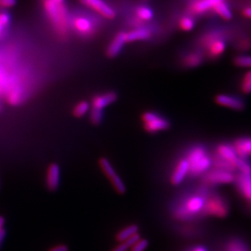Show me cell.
Segmentation results:
<instances>
[{
  "mask_svg": "<svg viewBox=\"0 0 251 251\" xmlns=\"http://www.w3.org/2000/svg\"><path fill=\"white\" fill-rule=\"evenodd\" d=\"M136 15H137L138 18L141 21L149 22L153 17V12L149 7L140 6L136 9Z\"/></svg>",
  "mask_w": 251,
  "mask_h": 251,
  "instance_id": "28",
  "label": "cell"
},
{
  "mask_svg": "<svg viewBox=\"0 0 251 251\" xmlns=\"http://www.w3.org/2000/svg\"><path fill=\"white\" fill-rule=\"evenodd\" d=\"M149 246V242L147 240L140 239L138 242L133 245L130 251H145Z\"/></svg>",
  "mask_w": 251,
  "mask_h": 251,
  "instance_id": "33",
  "label": "cell"
},
{
  "mask_svg": "<svg viewBox=\"0 0 251 251\" xmlns=\"http://www.w3.org/2000/svg\"><path fill=\"white\" fill-rule=\"evenodd\" d=\"M48 19L57 34H67L70 26L68 11L65 0H42Z\"/></svg>",
  "mask_w": 251,
  "mask_h": 251,
  "instance_id": "2",
  "label": "cell"
},
{
  "mask_svg": "<svg viewBox=\"0 0 251 251\" xmlns=\"http://www.w3.org/2000/svg\"><path fill=\"white\" fill-rule=\"evenodd\" d=\"M90 104L87 101H80L75 104L73 114L76 118H82L90 111Z\"/></svg>",
  "mask_w": 251,
  "mask_h": 251,
  "instance_id": "27",
  "label": "cell"
},
{
  "mask_svg": "<svg viewBox=\"0 0 251 251\" xmlns=\"http://www.w3.org/2000/svg\"><path fill=\"white\" fill-rule=\"evenodd\" d=\"M126 43V32L120 31L114 36V39L110 42L106 49V55L110 58H114L119 56L124 45Z\"/></svg>",
  "mask_w": 251,
  "mask_h": 251,
  "instance_id": "14",
  "label": "cell"
},
{
  "mask_svg": "<svg viewBox=\"0 0 251 251\" xmlns=\"http://www.w3.org/2000/svg\"><path fill=\"white\" fill-rule=\"evenodd\" d=\"M237 156L240 157H251V136L237 138L232 143Z\"/></svg>",
  "mask_w": 251,
  "mask_h": 251,
  "instance_id": "19",
  "label": "cell"
},
{
  "mask_svg": "<svg viewBox=\"0 0 251 251\" xmlns=\"http://www.w3.org/2000/svg\"><path fill=\"white\" fill-rule=\"evenodd\" d=\"M138 230H139V227L137 225H130V226L125 227L124 229L122 230L121 232H119L117 234V241L120 242H125L126 240H127L129 237L137 233Z\"/></svg>",
  "mask_w": 251,
  "mask_h": 251,
  "instance_id": "25",
  "label": "cell"
},
{
  "mask_svg": "<svg viewBox=\"0 0 251 251\" xmlns=\"http://www.w3.org/2000/svg\"><path fill=\"white\" fill-rule=\"evenodd\" d=\"M243 14H244L245 17L251 18V7H247V8H245L244 11H243Z\"/></svg>",
  "mask_w": 251,
  "mask_h": 251,
  "instance_id": "38",
  "label": "cell"
},
{
  "mask_svg": "<svg viewBox=\"0 0 251 251\" xmlns=\"http://www.w3.org/2000/svg\"><path fill=\"white\" fill-rule=\"evenodd\" d=\"M4 218L0 216V232H1V230L3 229L2 227H3V225H4Z\"/></svg>",
  "mask_w": 251,
  "mask_h": 251,
  "instance_id": "39",
  "label": "cell"
},
{
  "mask_svg": "<svg viewBox=\"0 0 251 251\" xmlns=\"http://www.w3.org/2000/svg\"><path fill=\"white\" fill-rule=\"evenodd\" d=\"M200 178L201 183L202 185L207 188H211L222 184H232L234 182L235 173L211 167Z\"/></svg>",
  "mask_w": 251,
  "mask_h": 251,
  "instance_id": "5",
  "label": "cell"
},
{
  "mask_svg": "<svg viewBox=\"0 0 251 251\" xmlns=\"http://www.w3.org/2000/svg\"><path fill=\"white\" fill-rule=\"evenodd\" d=\"M236 170L238 173L244 175H251V161L249 158L240 157L236 162Z\"/></svg>",
  "mask_w": 251,
  "mask_h": 251,
  "instance_id": "24",
  "label": "cell"
},
{
  "mask_svg": "<svg viewBox=\"0 0 251 251\" xmlns=\"http://www.w3.org/2000/svg\"></svg>",
  "mask_w": 251,
  "mask_h": 251,
  "instance_id": "41",
  "label": "cell"
},
{
  "mask_svg": "<svg viewBox=\"0 0 251 251\" xmlns=\"http://www.w3.org/2000/svg\"><path fill=\"white\" fill-rule=\"evenodd\" d=\"M61 183V168L56 163L49 166L47 171L46 184L49 190L55 191Z\"/></svg>",
  "mask_w": 251,
  "mask_h": 251,
  "instance_id": "16",
  "label": "cell"
},
{
  "mask_svg": "<svg viewBox=\"0 0 251 251\" xmlns=\"http://www.w3.org/2000/svg\"><path fill=\"white\" fill-rule=\"evenodd\" d=\"M237 158L238 156L232 144L220 143L215 146V150L211 152V167L236 173Z\"/></svg>",
  "mask_w": 251,
  "mask_h": 251,
  "instance_id": "3",
  "label": "cell"
},
{
  "mask_svg": "<svg viewBox=\"0 0 251 251\" xmlns=\"http://www.w3.org/2000/svg\"><path fill=\"white\" fill-rule=\"evenodd\" d=\"M223 0H198L193 2L191 10L192 12L197 14H201L207 12L210 9H212L218 2H221Z\"/></svg>",
  "mask_w": 251,
  "mask_h": 251,
  "instance_id": "21",
  "label": "cell"
},
{
  "mask_svg": "<svg viewBox=\"0 0 251 251\" xmlns=\"http://www.w3.org/2000/svg\"><path fill=\"white\" fill-rule=\"evenodd\" d=\"M212 9L214 10V12L218 16H220L221 18L225 20V21H230V20L232 19L233 15H232V11H231L229 6H228L227 2H225V0L218 2L217 4L215 5Z\"/></svg>",
  "mask_w": 251,
  "mask_h": 251,
  "instance_id": "22",
  "label": "cell"
},
{
  "mask_svg": "<svg viewBox=\"0 0 251 251\" xmlns=\"http://www.w3.org/2000/svg\"><path fill=\"white\" fill-rule=\"evenodd\" d=\"M227 210L226 202L218 194H212V195L210 196L209 200L205 201V206L203 209L205 213L220 215V216L226 215Z\"/></svg>",
  "mask_w": 251,
  "mask_h": 251,
  "instance_id": "10",
  "label": "cell"
},
{
  "mask_svg": "<svg viewBox=\"0 0 251 251\" xmlns=\"http://www.w3.org/2000/svg\"><path fill=\"white\" fill-rule=\"evenodd\" d=\"M189 166L188 178H199L212 167L211 152L203 144L191 145L184 152Z\"/></svg>",
  "mask_w": 251,
  "mask_h": 251,
  "instance_id": "1",
  "label": "cell"
},
{
  "mask_svg": "<svg viewBox=\"0 0 251 251\" xmlns=\"http://www.w3.org/2000/svg\"><path fill=\"white\" fill-rule=\"evenodd\" d=\"M117 99H118V95L114 92H108L97 95L92 99V108L104 110L105 107L113 104L114 102L116 101Z\"/></svg>",
  "mask_w": 251,
  "mask_h": 251,
  "instance_id": "17",
  "label": "cell"
},
{
  "mask_svg": "<svg viewBox=\"0 0 251 251\" xmlns=\"http://www.w3.org/2000/svg\"><path fill=\"white\" fill-rule=\"evenodd\" d=\"M205 61V55L200 50L190 51L185 54L181 59V65L185 69H194L202 65Z\"/></svg>",
  "mask_w": 251,
  "mask_h": 251,
  "instance_id": "15",
  "label": "cell"
},
{
  "mask_svg": "<svg viewBox=\"0 0 251 251\" xmlns=\"http://www.w3.org/2000/svg\"><path fill=\"white\" fill-rule=\"evenodd\" d=\"M179 28L184 31H191L195 27V21L191 17L185 16L179 20Z\"/></svg>",
  "mask_w": 251,
  "mask_h": 251,
  "instance_id": "31",
  "label": "cell"
},
{
  "mask_svg": "<svg viewBox=\"0 0 251 251\" xmlns=\"http://www.w3.org/2000/svg\"><path fill=\"white\" fill-rule=\"evenodd\" d=\"M140 239V235L138 233H135L131 237H129L127 240H126L125 242L129 246V247H132L133 245L135 244V242H138Z\"/></svg>",
  "mask_w": 251,
  "mask_h": 251,
  "instance_id": "35",
  "label": "cell"
},
{
  "mask_svg": "<svg viewBox=\"0 0 251 251\" xmlns=\"http://www.w3.org/2000/svg\"><path fill=\"white\" fill-rule=\"evenodd\" d=\"M216 104L235 111H242L247 106L246 101L242 97L236 95L221 93L218 94L215 98Z\"/></svg>",
  "mask_w": 251,
  "mask_h": 251,
  "instance_id": "8",
  "label": "cell"
},
{
  "mask_svg": "<svg viewBox=\"0 0 251 251\" xmlns=\"http://www.w3.org/2000/svg\"><path fill=\"white\" fill-rule=\"evenodd\" d=\"M90 120L94 125H99L104 120V110L92 108L90 110Z\"/></svg>",
  "mask_w": 251,
  "mask_h": 251,
  "instance_id": "30",
  "label": "cell"
},
{
  "mask_svg": "<svg viewBox=\"0 0 251 251\" xmlns=\"http://www.w3.org/2000/svg\"><path fill=\"white\" fill-rule=\"evenodd\" d=\"M8 77H9V74L6 71L4 68L0 66V94L3 93Z\"/></svg>",
  "mask_w": 251,
  "mask_h": 251,
  "instance_id": "32",
  "label": "cell"
},
{
  "mask_svg": "<svg viewBox=\"0 0 251 251\" xmlns=\"http://www.w3.org/2000/svg\"><path fill=\"white\" fill-rule=\"evenodd\" d=\"M240 91L243 94L248 95L251 93V70L245 73L242 75L239 82Z\"/></svg>",
  "mask_w": 251,
  "mask_h": 251,
  "instance_id": "26",
  "label": "cell"
},
{
  "mask_svg": "<svg viewBox=\"0 0 251 251\" xmlns=\"http://www.w3.org/2000/svg\"><path fill=\"white\" fill-rule=\"evenodd\" d=\"M17 4V0H0V8L2 10L8 9Z\"/></svg>",
  "mask_w": 251,
  "mask_h": 251,
  "instance_id": "34",
  "label": "cell"
},
{
  "mask_svg": "<svg viewBox=\"0 0 251 251\" xmlns=\"http://www.w3.org/2000/svg\"><path fill=\"white\" fill-rule=\"evenodd\" d=\"M232 61L237 67L251 68V55H237L235 56Z\"/></svg>",
  "mask_w": 251,
  "mask_h": 251,
  "instance_id": "29",
  "label": "cell"
},
{
  "mask_svg": "<svg viewBox=\"0 0 251 251\" xmlns=\"http://www.w3.org/2000/svg\"><path fill=\"white\" fill-rule=\"evenodd\" d=\"M100 167L104 172V175L109 178V180L112 183V185L115 188V190L119 193H125L126 186L124 181L122 180L121 178L119 175H117L116 171L114 167L112 166L111 163L107 158H101L100 160Z\"/></svg>",
  "mask_w": 251,
  "mask_h": 251,
  "instance_id": "7",
  "label": "cell"
},
{
  "mask_svg": "<svg viewBox=\"0 0 251 251\" xmlns=\"http://www.w3.org/2000/svg\"><path fill=\"white\" fill-rule=\"evenodd\" d=\"M69 251V248L65 245H59V246H56V247H52L51 249L49 250V251Z\"/></svg>",
  "mask_w": 251,
  "mask_h": 251,
  "instance_id": "37",
  "label": "cell"
},
{
  "mask_svg": "<svg viewBox=\"0 0 251 251\" xmlns=\"http://www.w3.org/2000/svg\"><path fill=\"white\" fill-rule=\"evenodd\" d=\"M128 249H129V246L125 242H123L121 244L117 246L111 251H126Z\"/></svg>",
  "mask_w": 251,
  "mask_h": 251,
  "instance_id": "36",
  "label": "cell"
},
{
  "mask_svg": "<svg viewBox=\"0 0 251 251\" xmlns=\"http://www.w3.org/2000/svg\"><path fill=\"white\" fill-rule=\"evenodd\" d=\"M141 120L145 130L152 134L168 130L171 126L168 119L156 112H145L142 114Z\"/></svg>",
  "mask_w": 251,
  "mask_h": 251,
  "instance_id": "6",
  "label": "cell"
},
{
  "mask_svg": "<svg viewBox=\"0 0 251 251\" xmlns=\"http://www.w3.org/2000/svg\"><path fill=\"white\" fill-rule=\"evenodd\" d=\"M195 251H205V248H203V247H199L198 249L196 250Z\"/></svg>",
  "mask_w": 251,
  "mask_h": 251,
  "instance_id": "40",
  "label": "cell"
},
{
  "mask_svg": "<svg viewBox=\"0 0 251 251\" xmlns=\"http://www.w3.org/2000/svg\"><path fill=\"white\" fill-rule=\"evenodd\" d=\"M93 21L84 17V16H77L74 17L72 25L77 34L82 37H91L95 34L97 30Z\"/></svg>",
  "mask_w": 251,
  "mask_h": 251,
  "instance_id": "9",
  "label": "cell"
},
{
  "mask_svg": "<svg viewBox=\"0 0 251 251\" xmlns=\"http://www.w3.org/2000/svg\"><path fill=\"white\" fill-rule=\"evenodd\" d=\"M235 185L240 194L247 200L251 201V175L235 174Z\"/></svg>",
  "mask_w": 251,
  "mask_h": 251,
  "instance_id": "13",
  "label": "cell"
},
{
  "mask_svg": "<svg viewBox=\"0 0 251 251\" xmlns=\"http://www.w3.org/2000/svg\"><path fill=\"white\" fill-rule=\"evenodd\" d=\"M227 48V44L225 39H217L212 42L209 46L205 49V56L210 61H216L220 59L225 53V50Z\"/></svg>",
  "mask_w": 251,
  "mask_h": 251,
  "instance_id": "18",
  "label": "cell"
},
{
  "mask_svg": "<svg viewBox=\"0 0 251 251\" xmlns=\"http://www.w3.org/2000/svg\"><path fill=\"white\" fill-rule=\"evenodd\" d=\"M208 188L201 184L198 188L196 194L191 195L187 198L184 205L179 208L176 211L179 215H194L200 212L204 209L205 204V197L207 195Z\"/></svg>",
  "mask_w": 251,
  "mask_h": 251,
  "instance_id": "4",
  "label": "cell"
},
{
  "mask_svg": "<svg viewBox=\"0 0 251 251\" xmlns=\"http://www.w3.org/2000/svg\"><path fill=\"white\" fill-rule=\"evenodd\" d=\"M82 4L94 10L95 12L101 15L107 19H114L116 13L110 6L107 4L104 0H79Z\"/></svg>",
  "mask_w": 251,
  "mask_h": 251,
  "instance_id": "12",
  "label": "cell"
},
{
  "mask_svg": "<svg viewBox=\"0 0 251 251\" xmlns=\"http://www.w3.org/2000/svg\"><path fill=\"white\" fill-rule=\"evenodd\" d=\"M188 172H189V166L186 158L182 157L178 160V162L176 163L173 170H172V174L170 176L171 182L173 185H179L182 184L184 179L188 177Z\"/></svg>",
  "mask_w": 251,
  "mask_h": 251,
  "instance_id": "11",
  "label": "cell"
},
{
  "mask_svg": "<svg viewBox=\"0 0 251 251\" xmlns=\"http://www.w3.org/2000/svg\"><path fill=\"white\" fill-rule=\"evenodd\" d=\"M11 16L8 12L5 10L0 12V41L4 39L6 34H7V29L9 28L11 24Z\"/></svg>",
  "mask_w": 251,
  "mask_h": 251,
  "instance_id": "23",
  "label": "cell"
},
{
  "mask_svg": "<svg viewBox=\"0 0 251 251\" xmlns=\"http://www.w3.org/2000/svg\"><path fill=\"white\" fill-rule=\"evenodd\" d=\"M151 36H152V33L150 31V29H147V28H136L127 33L126 32V43L144 41V40L150 39Z\"/></svg>",
  "mask_w": 251,
  "mask_h": 251,
  "instance_id": "20",
  "label": "cell"
}]
</instances>
